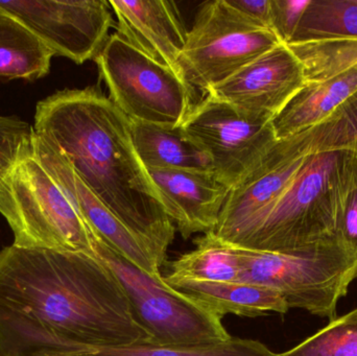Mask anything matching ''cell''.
<instances>
[{
    "label": "cell",
    "instance_id": "20",
    "mask_svg": "<svg viewBox=\"0 0 357 356\" xmlns=\"http://www.w3.org/2000/svg\"><path fill=\"white\" fill-rule=\"evenodd\" d=\"M197 248L172 263L165 281H241V267L233 246L218 240L211 233L195 240Z\"/></svg>",
    "mask_w": 357,
    "mask_h": 356
},
{
    "label": "cell",
    "instance_id": "3",
    "mask_svg": "<svg viewBox=\"0 0 357 356\" xmlns=\"http://www.w3.org/2000/svg\"><path fill=\"white\" fill-rule=\"evenodd\" d=\"M0 215L15 246L100 258L105 242L37 160L31 144L0 179Z\"/></svg>",
    "mask_w": 357,
    "mask_h": 356
},
{
    "label": "cell",
    "instance_id": "23",
    "mask_svg": "<svg viewBox=\"0 0 357 356\" xmlns=\"http://www.w3.org/2000/svg\"><path fill=\"white\" fill-rule=\"evenodd\" d=\"M82 356H279L270 348L248 339L231 338L225 342L192 346L135 344L88 351Z\"/></svg>",
    "mask_w": 357,
    "mask_h": 356
},
{
    "label": "cell",
    "instance_id": "22",
    "mask_svg": "<svg viewBox=\"0 0 357 356\" xmlns=\"http://www.w3.org/2000/svg\"><path fill=\"white\" fill-rule=\"evenodd\" d=\"M289 139L302 154L357 148V91L321 125Z\"/></svg>",
    "mask_w": 357,
    "mask_h": 356
},
{
    "label": "cell",
    "instance_id": "6",
    "mask_svg": "<svg viewBox=\"0 0 357 356\" xmlns=\"http://www.w3.org/2000/svg\"><path fill=\"white\" fill-rule=\"evenodd\" d=\"M111 102L136 123L167 127L184 123L195 92L177 72L114 33L94 59Z\"/></svg>",
    "mask_w": 357,
    "mask_h": 356
},
{
    "label": "cell",
    "instance_id": "9",
    "mask_svg": "<svg viewBox=\"0 0 357 356\" xmlns=\"http://www.w3.org/2000/svg\"><path fill=\"white\" fill-rule=\"evenodd\" d=\"M181 127L207 154L212 173L230 189L278 142L272 121L245 116L210 95L195 104Z\"/></svg>",
    "mask_w": 357,
    "mask_h": 356
},
{
    "label": "cell",
    "instance_id": "12",
    "mask_svg": "<svg viewBox=\"0 0 357 356\" xmlns=\"http://www.w3.org/2000/svg\"><path fill=\"white\" fill-rule=\"evenodd\" d=\"M304 86L301 64L281 43L210 88L205 95L230 105L245 116L273 121Z\"/></svg>",
    "mask_w": 357,
    "mask_h": 356
},
{
    "label": "cell",
    "instance_id": "7",
    "mask_svg": "<svg viewBox=\"0 0 357 356\" xmlns=\"http://www.w3.org/2000/svg\"><path fill=\"white\" fill-rule=\"evenodd\" d=\"M281 44L274 31L252 20L228 0H212L197 10L178 59L193 90L206 92Z\"/></svg>",
    "mask_w": 357,
    "mask_h": 356
},
{
    "label": "cell",
    "instance_id": "14",
    "mask_svg": "<svg viewBox=\"0 0 357 356\" xmlns=\"http://www.w3.org/2000/svg\"><path fill=\"white\" fill-rule=\"evenodd\" d=\"M163 207L181 235L207 234L218 226L230 188L212 171L149 169Z\"/></svg>",
    "mask_w": 357,
    "mask_h": 356
},
{
    "label": "cell",
    "instance_id": "13",
    "mask_svg": "<svg viewBox=\"0 0 357 356\" xmlns=\"http://www.w3.org/2000/svg\"><path fill=\"white\" fill-rule=\"evenodd\" d=\"M31 150L75 205L96 235L132 265L152 277L162 278V265L136 238L79 177L68 159L45 138L33 133Z\"/></svg>",
    "mask_w": 357,
    "mask_h": 356
},
{
    "label": "cell",
    "instance_id": "25",
    "mask_svg": "<svg viewBox=\"0 0 357 356\" xmlns=\"http://www.w3.org/2000/svg\"><path fill=\"white\" fill-rule=\"evenodd\" d=\"M279 356H357V309Z\"/></svg>",
    "mask_w": 357,
    "mask_h": 356
},
{
    "label": "cell",
    "instance_id": "5",
    "mask_svg": "<svg viewBox=\"0 0 357 356\" xmlns=\"http://www.w3.org/2000/svg\"><path fill=\"white\" fill-rule=\"evenodd\" d=\"M233 248L241 263V282L277 291L289 309H304L331 321L357 278L356 257L337 242L298 253Z\"/></svg>",
    "mask_w": 357,
    "mask_h": 356
},
{
    "label": "cell",
    "instance_id": "24",
    "mask_svg": "<svg viewBox=\"0 0 357 356\" xmlns=\"http://www.w3.org/2000/svg\"><path fill=\"white\" fill-rule=\"evenodd\" d=\"M326 38H357V0H312L293 42Z\"/></svg>",
    "mask_w": 357,
    "mask_h": 356
},
{
    "label": "cell",
    "instance_id": "4",
    "mask_svg": "<svg viewBox=\"0 0 357 356\" xmlns=\"http://www.w3.org/2000/svg\"><path fill=\"white\" fill-rule=\"evenodd\" d=\"M346 150L308 155L293 182L239 247L298 253L337 242V182Z\"/></svg>",
    "mask_w": 357,
    "mask_h": 356
},
{
    "label": "cell",
    "instance_id": "1",
    "mask_svg": "<svg viewBox=\"0 0 357 356\" xmlns=\"http://www.w3.org/2000/svg\"><path fill=\"white\" fill-rule=\"evenodd\" d=\"M151 340L98 257L15 245L0 250V356H82Z\"/></svg>",
    "mask_w": 357,
    "mask_h": 356
},
{
    "label": "cell",
    "instance_id": "11",
    "mask_svg": "<svg viewBox=\"0 0 357 356\" xmlns=\"http://www.w3.org/2000/svg\"><path fill=\"white\" fill-rule=\"evenodd\" d=\"M308 155L298 150L291 139L278 140L260 164L231 188L218 226L210 233L224 244L241 246L295 179Z\"/></svg>",
    "mask_w": 357,
    "mask_h": 356
},
{
    "label": "cell",
    "instance_id": "28",
    "mask_svg": "<svg viewBox=\"0 0 357 356\" xmlns=\"http://www.w3.org/2000/svg\"><path fill=\"white\" fill-rule=\"evenodd\" d=\"M312 0H272V31L281 43L293 42Z\"/></svg>",
    "mask_w": 357,
    "mask_h": 356
},
{
    "label": "cell",
    "instance_id": "10",
    "mask_svg": "<svg viewBox=\"0 0 357 356\" xmlns=\"http://www.w3.org/2000/svg\"><path fill=\"white\" fill-rule=\"evenodd\" d=\"M0 10L24 24L54 56L77 65L96 58L113 23L105 0H12L0 1Z\"/></svg>",
    "mask_w": 357,
    "mask_h": 356
},
{
    "label": "cell",
    "instance_id": "15",
    "mask_svg": "<svg viewBox=\"0 0 357 356\" xmlns=\"http://www.w3.org/2000/svg\"><path fill=\"white\" fill-rule=\"evenodd\" d=\"M109 3L117 18V33L182 77L178 59L186 43L188 31L185 29L175 2L111 0Z\"/></svg>",
    "mask_w": 357,
    "mask_h": 356
},
{
    "label": "cell",
    "instance_id": "29",
    "mask_svg": "<svg viewBox=\"0 0 357 356\" xmlns=\"http://www.w3.org/2000/svg\"><path fill=\"white\" fill-rule=\"evenodd\" d=\"M239 12L272 31V0H228Z\"/></svg>",
    "mask_w": 357,
    "mask_h": 356
},
{
    "label": "cell",
    "instance_id": "8",
    "mask_svg": "<svg viewBox=\"0 0 357 356\" xmlns=\"http://www.w3.org/2000/svg\"><path fill=\"white\" fill-rule=\"evenodd\" d=\"M123 284L134 313L150 334V344L160 346L209 345L230 340L222 318L185 296L165 281L132 265L108 245L100 254Z\"/></svg>",
    "mask_w": 357,
    "mask_h": 356
},
{
    "label": "cell",
    "instance_id": "27",
    "mask_svg": "<svg viewBox=\"0 0 357 356\" xmlns=\"http://www.w3.org/2000/svg\"><path fill=\"white\" fill-rule=\"evenodd\" d=\"M33 127L18 117L0 115V162L13 165L31 144Z\"/></svg>",
    "mask_w": 357,
    "mask_h": 356
},
{
    "label": "cell",
    "instance_id": "16",
    "mask_svg": "<svg viewBox=\"0 0 357 356\" xmlns=\"http://www.w3.org/2000/svg\"><path fill=\"white\" fill-rule=\"evenodd\" d=\"M165 282L220 318L227 315L256 318L289 311L280 293L258 284L195 280Z\"/></svg>",
    "mask_w": 357,
    "mask_h": 356
},
{
    "label": "cell",
    "instance_id": "19",
    "mask_svg": "<svg viewBox=\"0 0 357 356\" xmlns=\"http://www.w3.org/2000/svg\"><path fill=\"white\" fill-rule=\"evenodd\" d=\"M54 56L24 24L0 10V79H42L50 73Z\"/></svg>",
    "mask_w": 357,
    "mask_h": 356
},
{
    "label": "cell",
    "instance_id": "2",
    "mask_svg": "<svg viewBox=\"0 0 357 356\" xmlns=\"http://www.w3.org/2000/svg\"><path fill=\"white\" fill-rule=\"evenodd\" d=\"M33 133L52 142L79 177L161 265L176 226L134 148L131 121L96 86L56 91L36 107Z\"/></svg>",
    "mask_w": 357,
    "mask_h": 356
},
{
    "label": "cell",
    "instance_id": "18",
    "mask_svg": "<svg viewBox=\"0 0 357 356\" xmlns=\"http://www.w3.org/2000/svg\"><path fill=\"white\" fill-rule=\"evenodd\" d=\"M134 148L146 169L212 171L209 157L182 127L131 121Z\"/></svg>",
    "mask_w": 357,
    "mask_h": 356
},
{
    "label": "cell",
    "instance_id": "26",
    "mask_svg": "<svg viewBox=\"0 0 357 356\" xmlns=\"http://www.w3.org/2000/svg\"><path fill=\"white\" fill-rule=\"evenodd\" d=\"M335 238L357 258V148L346 150L337 178Z\"/></svg>",
    "mask_w": 357,
    "mask_h": 356
},
{
    "label": "cell",
    "instance_id": "30",
    "mask_svg": "<svg viewBox=\"0 0 357 356\" xmlns=\"http://www.w3.org/2000/svg\"><path fill=\"white\" fill-rule=\"evenodd\" d=\"M12 167V165L6 164V163H1L0 162V179H1L2 177H3L4 173H6V171H8L10 167Z\"/></svg>",
    "mask_w": 357,
    "mask_h": 356
},
{
    "label": "cell",
    "instance_id": "17",
    "mask_svg": "<svg viewBox=\"0 0 357 356\" xmlns=\"http://www.w3.org/2000/svg\"><path fill=\"white\" fill-rule=\"evenodd\" d=\"M357 91V68L320 83L305 85L273 119L277 140L314 129Z\"/></svg>",
    "mask_w": 357,
    "mask_h": 356
},
{
    "label": "cell",
    "instance_id": "21",
    "mask_svg": "<svg viewBox=\"0 0 357 356\" xmlns=\"http://www.w3.org/2000/svg\"><path fill=\"white\" fill-rule=\"evenodd\" d=\"M303 69L305 85L357 68V38H326L287 44Z\"/></svg>",
    "mask_w": 357,
    "mask_h": 356
}]
</instances>
